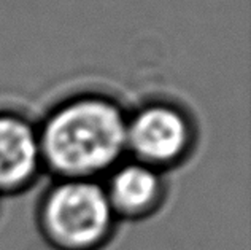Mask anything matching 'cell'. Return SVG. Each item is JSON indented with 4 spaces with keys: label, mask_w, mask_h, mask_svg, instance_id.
I'll return each mask as SVG.
<instances>
[{
    "label": "cell",
    "mask_w": 251,
    "mask_h": 250,
    "mask_svg": "<svg viewBox=\"0 0 251 250\" xmlns=\"http://www.w3.org/2000/svg\"><path fill=\"white\" fill-rule=\"evenodd\" d=\"M42 166L38 129L21 115L0 111V194L23 192Z\"/></svg>",
    "instance_id": "277c9868"
},
{
    "label": "cell",
    "mask_w": 251,
    "mask_h": 250,
    "mask_svg": "<svg viewBox=\"0 0 251 250\" xmlns=\"http://www.w3.org/2000/svg\"><path fill=\"white\" fill-rule=\"evenodd\" d=\"M103 188L116 219L147 217L159 207L164 198L161 172L138 161L118 164Z\"/></svg>",
    "instance_id": "5b68a950"
},
{
    "label": "cell",
    "mask_w": 251,
    "mask_h": 250,
    "mask_svg": "<svg viewBox=\"0 0 251 250\" xmlns=\"http://www.w3.org/2000/svg\"><path fill=\"white\" fill-rule=\"evenodd\" d=\"M116 215L97 180L61 179L40 204L38 223L57 250H97L110 239Z\"/></svg>",
    "instance_id": "7a4b0ae2"
},
{
    "label": "cell",
    "mask_w": 251,
    "mask_h": 250,
    "mask_svg": "<svg viewBox=\"0 0 251 250\" xmlns=\"http://www.w3.org/2000/svg\"><path fill=\"white\" fill-rule=\"evenodd\" d=\"M127 116L110 97H72L46 116L38 129L43 166L59 179L97 180L121 163Z\"/></svg>",
    "instance_id": "6da1fadb"
},
{
    "label": "cell",
    "mask_w": 251,
    "mask_h": 250,
    "mask_svg": "<svg viewBox=\"0 0 251 250\" xmlns=\"http://www.w3.org/2000/svg\"><path fill=\"white\" fill-rule=\"evenodd\" d=\"M193 139L191 120L176 105L148 104L127 118L126 148L134 161L159 172L180 163L189 153Z\"/></svg>",
    "instance_id": "3957f363"
}]
</instances>
